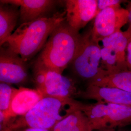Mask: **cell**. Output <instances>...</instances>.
<instances>
[{"instance_id":"1","label":"cell","mask_w":131,"mask_h":131,"mask_svg":"<svg viewBox=\"0 0 131 131\" xmlns=\"http://www.w3.org/2000/svg\"><path fill=\"white\" fill-rule=\"evenodd\" d=\"M66 16V11L58 12L49 18L42 17L22 23L5 43L26 62L43 48L48 38L59 24L65 20Z\"/></svg>"},{"instance_id":"2","label":"cell","mask_w":131,"mask_h":131,"mask_svg":"<svg viewBox=\"0 0 131 131\" xmlns=\"http://www.w3.org/2000/svg\"><path fill=\"white\" fill-rule=\"evenodd\" d=\"M81 38L65 20L51 33L36 62L62 74L76 56Z\"/></svg>"},{"instance_id":"3","label":"cell","mask_w":131,"mask_h":131,"mask_svg":"<svg viewBox=\"0 0 131 131\" xmlns=\"http://www.w3.org/2000/svg\"><path fill=\"white\" fill-rule=\"evenodd\" d=\"M81 103L73 98L44 97L27 114L11 123L7 129L21 128L52 130L56 124L80 109Z\"/></svg>"},{"instance_id":"4","label":"cell","mask_w":131,"mask_h":131,"mask_svg":"<svg viewBox=\"0 0 131 131\" xmlns=\"http://www.w3.org/2000/svg\"><path fill=\"white\" fill-rule=\"evenodd\" d=\"M80 110L88 117L89 131L131 125V107L113 103H98L84 104Z\"/></svg>"},{"instance_id":"5","label":"cell","mask_w":131,"mask_h":131,"mask_svg":"<svg viewBox=\"0 0 131 131\" xmlns=\"http://www.w3.org/2000/svg\"><path fill=\"white\" fill-rule=\"evenodd\" d=\"M101 50L92 37L91 29L82 35L79 47L70 65L75 74L88 84L106 74L102 67Z\"/></svg>"},{"instance_id":"6","label":"cell","mask_w":131,"mask_h":131,"mask_svg":"<svg viewBox=\"0 0 131 131\" xmlns=\"http://www.w3.org/2000/svg\"><path fill=\"white\" fill-rule=\"evenodd\" d=\"M34 77L37 89L44 97L72 98L79 94L72 80L36 62L34 67Z\"/></svg>"},{"instance_id":"7","label":"cell","mask_w":131,"mask_h":131,"mask_svg":"<svg viewBox=\"0 0 131 131\" xmlns=\"http://www.w3.org/2000/svg\"><path fill=\"white\" fill-rule=\"evenodd\" d=\"M129 23V12L121 5L109 7L99 12L96 16L91 34L98 42L121 29Z\"/></svg>"},{"instance_id":"8","label":"cell","mask_w":131,"mask_h":131,"mask_svg":"<svg viewBox=\"0 0 131 131\" xmlns=\"http://www.w3.org/2000/svg\"><path fill=\"white\" fill-rule=\"evenodd\" d=\"M28 76L25 62L21 57L7 47H1V82L13 84H22L26 81Z\"/></svg>"},{"instance_id":"9","label":"cell","mask_w":131,"mask_h":131,"mask_svg":"<svg viewBox=\"0 0 131 131\" xmlns=\"http://www.w3.org/2000/svg\"><path fill=\"white\" fill-rule=\"evenodd\" d=\"M43 98L38 89L14 88L8 110L5 113L0 112L1 125L5 124L12 117L25 115Z\"/></svg>"},{"instance_id":"10","label":"cell","mask_w":131,"mask_h":131,"mask_svg":"<svg viewBox=\"0 0 131 131\" xmlns=\"http://www.w3.org/2000/svg\"><path fill=\"white\" fill-rule=\"evenodd\" d=\"M65 3L66 20L79 32L98 14V0H67Z\"/></svg>"},{"instance_id":"11","label":"cell","mask_w":131,"mask_h":131,"mask_svg":"<svg viewBox=\"0 0 131 131\" xmlns=\"http://www.w3.org/2000/svg\"><path fill=\"white\" fill-rule=\"evenodd\" d=\"M78 96L83 98L94 100L98 103H113L131 107V93L113 88L101 87L88 84Z\"/></svg>"},{"instance_id":"12","label":"cell","mask_w":131,"mask_h":131,"mask_svg":"<svg viewBox=\"0 0 131 131\" xmlns=\"http://www.w3.org/2000/svg\"><path fill=\"white\" fill-rule=\"evenodd\" d=\"M0 2L3 4L19 7V17L23 23L42 18L56 2L52 0H1Z\"/></svg>"},{"instance_id":"13","label":"cell","mask_w":131,"mask_h":131,"mask_svg":"<svg viewBox=\"0 0 131 131\" xmlns=\"http://www.w3.org/2000/svg\"><path fill=\"white\" fill-rule=\"evenodd\" d=\"M19 16V11L13 6L1 5L0 6V44L11 36Z\"/></svg>"},{"instance_id":"14","label":"cell","mask_w":131,"mask_h":131,"mask_svg":"<svg viewBox=\"0 0 131 131\" xmlns=\"http://www.w3.org/2000/svg\"><path fill=\"white\" fill-rule=\"evenodd\" d=\"M88 84L116 88L131 93V71H123L105 75Z\"/></svg>"},{"instance_id":"15","label":"cell","mask_w":131,"mask_h":131,"mask_svg":"<svg viewBox=\"0 0 131 131\" xmlns=\"http://www.w3.org/2000/svg\"><path fill=\"white\" fill-rule=\"evenodd\" d=\"M52 131H89V121L80 109L58 122Z\"/></svg>"},{"instance_id":"16","label":"cell","mask_w":131,"mask_h":131,"mask_svg":"<svg viewBox=\"0 0 131 131\" xmlns=\"http://www.w3.org/2000/svg\"><path fill=\"white\" fill-rule=\"evenodd\" d=\"M131 37V26L129 27L126 31H120L114 33L111 36L104 38L98 42L102 43V46L111 48L116 52L122 60L126 61V51L129 38ZM127 62V61H126Z\"/></svg>"},{"instance_id":"17","label":"cell","mask_w":131,"mask_h":131,"mask_svg":"<svg viewBox=\"0 0 131 131\" xmlns=\"http://www.w3.org/2000/svg\"><path fill=\"white\" fill-rule=\"evenodd\" d=\"M101 63L106 75L128 70L127 62L122 60L112 49L101 48Z\"/></svg>"},{"instance_id":"18","label":"cell","mask_w":131,"mask_h":131,"mask_svg":"<svg viewBox=\"0 0 131 131\" xmlns=\"http://www.w3.org/2000/svg\"><path fill=\"white\" fill-rule=\"evenodd\" d=\"M14 88L9 84L1 82L0 84V112L5 113L9 108Z\"/></svg>"},{"instance_id":"19","label":"cell","mask_w":131,"mask_h":131,"mask_svg":"<svg viewBox=\"0 0 131 131\" xmlns=\"http://www.w3.org/2000/svg\"><path fill=\"white\" fill-rule=\"evenodd\" d=\"M123 2L121 0H98L97 13L109 7L121 5Z\"/></svg>"},{"instance_id":"20","label":"cell","mask_w":131,"mask_h":131,"mask_svg":"<svg viewBox=\"0 0 131 131\" xmlns=\"http://www.w3.org/2000/svg\"><path fill=\"white\" fill-rule=\"evenodd\" d=\"M127 64L128 70L131 71V37L129 38L127 47Z\"/></svg>"},{"instance_id":"21","label":"cell","mask_w":131,"mask_h":131,"mask_svg":"<svg viewBox=\"0 0 131 131\" xmlns=\"http://www.w3.org/2000/svg\"><path fill=\"white\" fill-rule=\"evenodd\" d=\"M127 9L129 12V25L131 26V2H129L127 5Z\"/></svg>"},{"instance_id":"22","label":"cell","mask_w":131,"mask_h":131,"mask_svg":"<svg viewBox=\"0 0 131 131\" xmlns=\"http://www.w3.org/2000/svg\"><path fill=\"white\" fill-rule=\"evenodd\" d=\"M25 131H51L50 130L47 129H37V128H27Z\"/></svg>"},{"instance_id":"23","label":"cell","mask_w":131,"mask_h":131,"mask_svg":"<svg viewBox=\"0 0 131 131\" xmlns=\"http://www.w3.org/2000/svg\"><path fill=\"white\" fill-rule=\"evenodd\" d=\"M104 131H115V129H103Z\"/></svg>"},{"instance_id":"24","label":"cell","mask_w":131,"mask_h":131,"mask_svg":"<svg viewBox=\"0 0 131 131\" xmlns=\"http://www.w3.org/2000/svg\"><path fill=\"white\" fill-rule=\"evenodd\" d=\"M104 131V130L103 129H101V130H97V131Z\"/></svg>"},{"instance_id":"25","label":"cell","mask_w":131,"mask_h":131,"mask_svg":"<svg viewBox=\"0 0 131 131\" xmlns=\"http://www.w3.org/2000/svg\"><path fill=\"white\" fill-rule=\"evenodd\" d=\"M10 131V130H8V129H6V130H5V131Z\"/></svg>"}]
</instances>
